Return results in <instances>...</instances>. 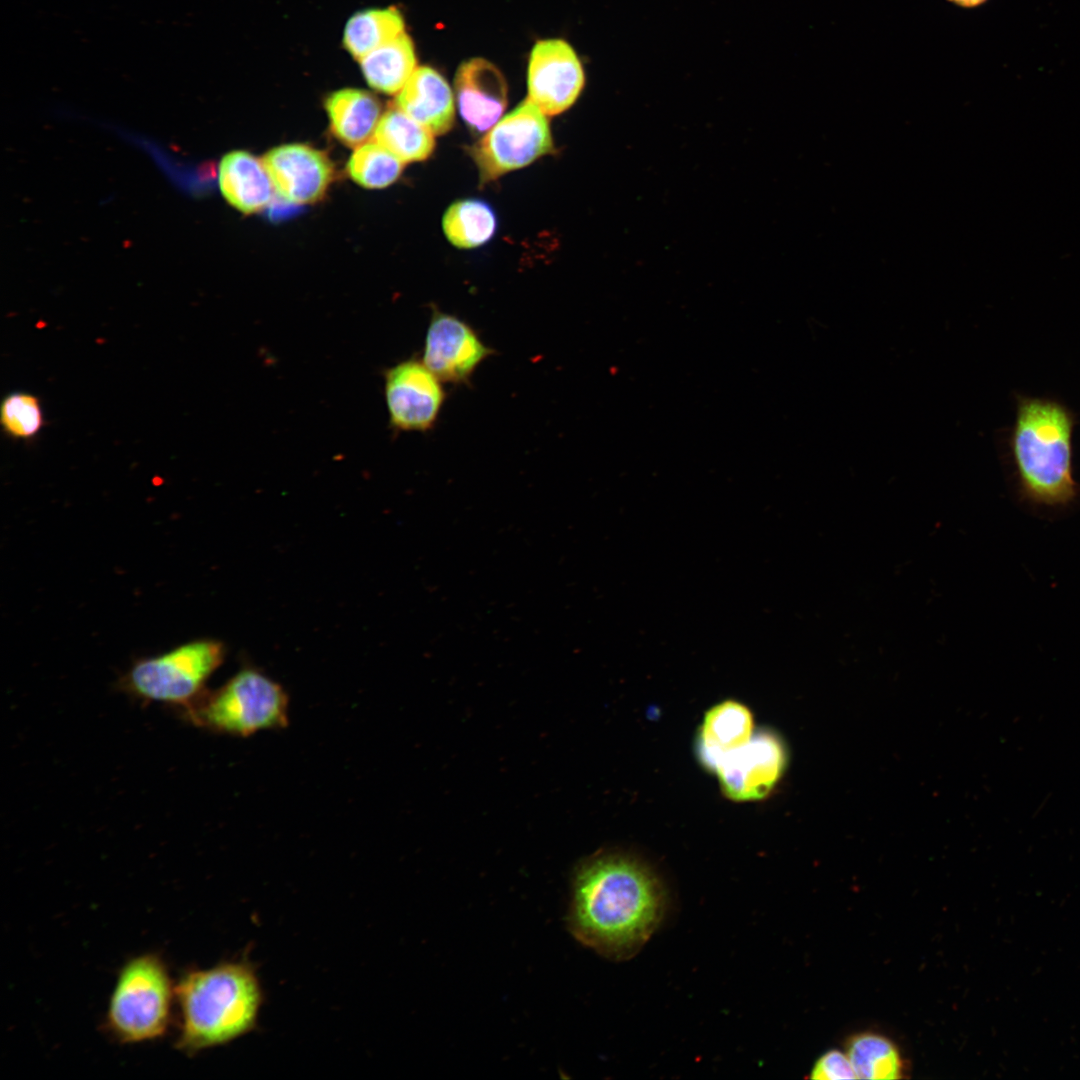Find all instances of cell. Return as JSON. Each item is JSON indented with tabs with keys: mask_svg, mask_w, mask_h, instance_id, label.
I'll return each mask as SVG.
<instances>
[{
	"mask_svg": "<svg viewBox=\"0 0 1080 1080\" xmlns=\"http://www.w3.org/2000/svg\"><path fill=\"white\" fill-rule=\"evenodd\" d=\"M666 907L664 886L644 863L599 854L575 872L568 925L582 944L606 958L626 960L656 931Z\"/></svg>",
	"mask_w": 1080,
	"mask_h": 1080,
	"instance_id": "6da1fadb",
	"label": "cell"
},
{
	"mask_svg": "<svg viewBox=\"0 0 1080 1080\" xmlns=\"http://www.w3.org/2000/svg\"><path fill=\"white\" fill-rule=\"evenodd\" d=\"M177 1049L187 1055L227 1045L259 1024L264 990L247 954L209 968L187 970L175 986Z\"/></svg>",
	"mask_w": 1080,
	"mask_h": 1080,
	"instance_id": "7a4b0ae2",
	"label": "cell"
},
{
	"mask_svg": "<svg viewBox=\"0 0 1080 1080\" xmlns=\"http://www.w3.org/2000/svg\"><path fill=\"white\" fill-rule=\"evenodd\" d=\"M1076 415L1048 397L1017 395L1009 449L1020 498L1035 507L1066 509L1080 495L1073 470Z\"/></svg>",
	"mask_w": 1080,
	"mask_h": 1080,
	"instance_id": "3957f363",
	"label": "cell"
},
{
	"mask_svg": "<svg viewBox=\"0 0 1080 1080\" xmlns=\"http://www.w3.org/2000/svg\"><path fill=\"white\" fill-rule=\"evenodd\" d=\"M288 706L287 694L278 683L256 669L245 668L215 691H205L183 711L198 727L247 737L286 727Z\"/></svg>",
	"mask_w": 1080,
	"mask_h": 1080,
	"instance_id": "277c9868",
	"label": "cell"
},
{
	"mask_svg": "<svg viewBox=\"0 0 1080 1080\" xmlns=\"http://www.w3.org/2000/svg\"><path fill=\"white\" fill-rule=\"evenodd\" d=\"M174 998L175 987L160 956H136L120 969L107 1008L106 1028L121 1043L158 1039L171 1023Z\"/></svg>",
	"mask_w": 1080,
	"mask_h": 1080,
	"instance_id": "5b68a950",
	"label": "cell"
},
{
	"mask_svg": "<svg viewBox=\"0 0 1080 1080\" xmlns=\"http://www.w3.org/2000/svg\"><path fill=\"white\" fill-rule=\"evenodd\" d=\"M224 657L225 649L219 641H190L137 660L123 678V686L138 698L184 708L205 692L206 682Z\"/></svg>",
	"mask_w": 1080,
	"mask_h": 1080,
	"instance_id": "8992f818",
	"label": "cell"
},
{
	"mask_svg": "<svg viewBox=\"0 0 1080 1080\" xmlns=\"http://www.w3.org/2000/svg\"><path fill=\"white\" fill-rule=\"evenodd\" d=\"M553 147L545 114L526 99L472 146L471 155L485 184L531 164Z\"/></svg>",
	"mask_w": 1080,
	"mask_h": 1080,
	"instance_id": "52a82bcc",
	"label": "cell"
},
{
	"mask_svg": "<svg viewBox=\"0 0 1080 1080\" xmlns=\"http://www.w3.org/2000/svg\"><path fill=\"white\" fill-rule=\"evenodd\" d=\"M384 394L389 423L401 432L431 430L446 397L441 380L416 358L385 370Z\"/></svg>",
	"mask_w": 1080,
	"mask_h": 1080,
	"instance_id": "ba28073f",
	"label": "cell"
},
{
	"mask_svg": "<svg viewBox=\"0 0 1080 1080\" xmlns=\"http://www.w3.org/2000/svg\"><path fill=\"white\" fill-rule=\"evenodd\" d=\"M786 763L782 741L772 732H755L744 746L723 755L712 770L731 800H759L769 794Z\"/></svg>",
	"mask_w": 1080,
	"mask_h": 1080,
	"instance_id": "9c48e42d",
	"label": "cell"
},
{
	"mask_svg": "<svg viewBox=\"0 0 1080 1080\" xmlns=\"http://www.w3.org/2000/svg\"><path fill=\"white\" fill-rule=\"evenodd\" d=\"M529 99L545 115L567 110L580 95L585 75L573 48L563 40L537 42L528 65Z\"/></svg>",
	"mask_w": 1080,
	"mask_h": 1080,
	"instance_id": "30bf717a",
	"label": "cell"
},
{
	"mask_svg": "<svg viewBox=\"0 0 1080 1080\" xmlns=\"http://www.w3.org/2000/svg\"><path fill=\"white\" fill-rule=\"evenodd\" d=\"M491 354L493 350L468 323L433 310L425 337L423 362L441 381L468 384L476 368Z\"/></svg>",
	"mask_w": 1080,
	"mask_h": 1080,
	"instance_id": "8fae6325",
	"label": "cell"
},
{
	"mask_svg": "<svg viewBox=\"0 0 1080 1080\" xmlns=\"http://www.w3.org/2000/svg\"><path fill=\"white\" fill-rule=\"evenodd\" d=\"M262 161L276 191L294 204L320 200L334 177V167L328 156L306 144L275 147Z\"/></svg>",
	"mask_w": 1080,
	"mask_h": 1080,
	"instance_id": "7c38bea8",
	"label": "cell"
},
{
	"mask_svg": "<svg viewBox=\"0 0 1080 1080\" xmlns=\"http://www.w3.org/2000/svg\"><path fill=\"white\" fill-rule=\"evenodd\" d=\"M454 92L460 116L477 134L499 121L508 102L504 76L483 58H471L458 67Z\"/></svg>",
	"mask_w": 1080,
	"mask_h": 1080,
	"instance_id": "4fadbf2b",
	"label": "cell"
},
{
	"mask_svg": "<svg viewBox=\"0 0 1080 1080\" xmlns=\"http://www.w3.org/2000/svg\"><path fill=\"white\" fill-rule=\"evenodd\" d=\"M395 106L433 134L448 132L455 118L454 99L445 78L427 66L414 70L399 91Z\"/></svg>",
	"mask_w": 1080,
	"mask_h": 1080,
	"instance_id": "5bb4252c",
	"label": "cell"
},
{
	"mask_svg": "<svg viewBox=\"0 0 1080 1080\" xmlns=\"http://www.w3.org/2000/svg\"><path fill=\"white\" fill-rule=\"evenodd\" d=\"M218 179L226 201L245 214L266 207L275 188L263 161L241 150L232 151L222 158Z\"/></svg>",
	"mask_w": 1080,
	"mask_h": 1080,
	"instance_id": "9a60e30c",
	"label": "cell"
},
{
	"mask_svg": "<svg viewBox=\"0 0 1080 1080\" xmlns=\"http://www.w3.org/2000/svg\"><path fill=\"white\" fill-rule=\"evenodd\" d=\"M754 733L753 716L745 705L721 702L704 716L697 740L699 758L712 770L723 755L744 746Z\"/></svg>",
	"mask_w": 1080,
	"mask_h": 1080,
	"instance_id": "2e32d148",
	"label": "cell"
},
{
	"mask_svg": "<svg viewBox=\"0 0 1080 1080\" xmlns=\"http://www.w3.org/2000/svg\"><path fill=\"white\" fill-rule=\"evenodd\" d=\"M325 107L332 133L349 147L366 143L381 118L377 98L361 89L335 91L327 97Z\"/></svg>",
	"mask_w": 1080,
	"mask_h": 1080,
	"instance_id": "e0dca14e",
	"label": "cell"
},
{
	"mask_svg": "<svg viewBox=\"0 0 1080 1080\" xmlns=\"http://www.w3.org/2000/svg\"><path fill=\"white\" fill-rule=\"evenodd\" d=\"M415 65L414 46L405 33L360 59L367 83L386 94L399 92L414 72Z\"/></svg>",
	"mask_w": 1080,
	"mask_h": 1080,
	"instance_id": "ac0fdd59",
	"label": "cell"
},
{
	"mask_svg": "<svg viewBox=\"0 0 1080 1080\" xmlns=\"http://www.w3.org/2000/svg\"><path fill=\"white\" fill-rule=\"evenodd\" d=\"M374 141L404 163L423 161L435 148L433 133L396 106L381 116Z\"/></svg>",
	"mask_w": 1080,
	"mask_h": 1080,
	"instance_id": "d6986e66",
	"label": "cell"
},
{
	"mask_svg": "<svg viewBox=\"0 0 1080 1080\" xmlns=\"http://www.w3.org/2000/svg\"><path fill=\"white\" fill-rule=\"evenodd\" d=\"M846 1054L856 1079H901L904 1062L896 1045L884 1035L861 1032L852 1035L846 1044Z\"/></svg>",
	"mask_w": 1080,
	"mask_h": 1080,
	"instance_id": "ffe728a7",
	"label": "cell"
},
{
	"mask_svg": "<svg viewBox=\"0 0 1080 1080\" xmlns=\"http://www.w3.org/2000/svg\"><path fill=\"white\" fill-rule=\"evenodd\" d=\"M443 232L457 248L479 247L493 238L497 217L493 208L480 199H462L452 203L442 218Z\"/></svg>",
	"mask_w": 1080,
	"mask_h": 1080,
	"instance_id": "44dd1931",
	"label": "cell"
},
{
	"mask_svg": "<svg viewBox=\"0 0 1080 1080\" xmlns=\"http://www.w3.org/2000/svg\"><path fill=\"white\" fill-rule=\"evenodd\" d=\"M404 22L394 8L367 9L354 14L347 22L343 42L359 60L371 51L404 33Z\"/></svg>",
	"mask_w": 1080,
	"mask_h": 1080,
	"instance_id": "7402d4cb",
	"label": "cell"
},
{
	"mask_svg": "<svg viewBox=\"0 0 1080 1080\" xmlns=\"http://www.w3.org/2000/svg\"><path fill=\"white\" fill-rule=\"evenodd\" d=\"M403 168L404 162L376 141L358 146L347 164L351 179L370 189L391 185Z\"/></svg>",
	"mask_w": 1080,
	"mask_h": 1080,
	"instance_id": "603a6c76",
	"label": "cell"
},
{
	"mask_svg": "<svg viewBox=\"0 0 1080 1080\" xmlns=\"http://www.w3.org/2000/svg\"><path fill=\"white\" fill-rule=\"evenodd\" d=\"M0 423L8 438L33 440L45 425L41 400L27 391L8 393L1 402Z\"/></svg>",
	"mask_w": 1080,
	"mask_h": 1080,
	"instance_id": "cb8c5ba5",
	"label": "cell"
},
{
	"mask_svg": "<svg viewBox=\"0 0 1080 1080\" xmlns=\"http://www.w3.org/2000/svg\"><path fill=\"white\" fill-rule=\"evenodd\" d=\"M810 1078L842 1080L856 1079V1075L848 1055L837 1049H831L820 1056L815 1062Z\"/></svg>",
	"mask_w": 1080,
	"mask_h": 1080,
	"instance_id": "d4e9b609",
	"label": "cell"
},
{
	"mask_svg": "<svg viewBox=\"0 0 1080 1080\" xmlns=\"http://www.w3.org/2000/svg\"><path fill=\"white\" fill-rule=\"evenodd\" d=\"M947 1L950 2L951 4L957 6V7H960V8L973 9V8H978V7L982 6V5H984L988 0H947Z\"/></svg>",
	"mask_w": 1080,
	"mask_h": 1080,
	"instance_id": "484cf974",
	"label": "cell"
}]
</instances>
